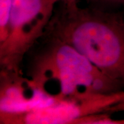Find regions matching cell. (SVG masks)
I'll return each instance as SVG.
<instances>
[{"instance_id":"9c48e42d","label":"cell","mask_w":124,"mask_h":124,"mask_svg":"<svg viewBox=\"0 0 124 124\" xmlns=\"http://www.w3.org/2000/svg\"><path fill=\"white\" fill-rule=\"evenodd\" d=\"M50 4L55 6L56 4L60 2H70V1H78V0H47Z\"/></svg>"},{"instance_id":"52a82bcc","label":"cell","mask_w":124,"mask_h":124,"mask_svg":"<svg viewBox=\"0 0 124 124\" xmlns=\"http://www.w3.org/2000/svg\"><path fill=\"white\" fill-rule=\"evenodd\" d=\"M92 6L106 9H115L124 6V0H89Z\"/></svg>"},{"instance_id":"277c9868","label":"cell","mask_w":124,"mask_h":124,"mask_svg":"<svg viewBox=\"0 0 124 124\" xmlns=\"http://www.w3.org/2000/svg\"><path fill=\"white\" fill-rule=\"evenodd\" d=\"M124 99V92L99 94L81 100L61 99L53 106L16 115H0L6 124H75L85 116L108 111Z\"/></svg>"},{"instance_id":"6da1fadb","label":"cell","mask_w":124,"mask_h":124,"mask_svg":"<svg viewBox=\"0 0 124 124\" xmlns=\"http://www.w3.org/2000/svg\"><path fill=\"white\" fill-rule=\"evenodd\" d=\"M60 4L42 37L70 45L124 92V8Z\"/></svg>"},{"instance_id":"8992f818","label":"cell","mask_w":124,"mask_h":124,"mask_svg":"<svg viewBox=\"0 0 124 124\" xmlns=\"http://www.w3.org/2000/svg\"><path fill=\"white\" fill-rule=\"evenodd\" d=\"M13 0H0V44L6 38Z\"/></svg>"},{"instance_id":"7a4b0ae2","label":"cell","mask_w":124,"mask_h":124,"mask_svg":"<svg viewBox=\"0 0 124 124\" xmlns=\"http://www.w3.org/2000/svg\"><path fill=\"white\" fill-rule=\"evenodd\" d=\"M46 46L32 65L31 82L44 90L51 80L57 83L62 99L81 100L99 94L121 93L87 58L70 45L45 38Z\"/></svg>"},{"instance_id":"3957f363","label":"cell","mask_w":124,"mask_h":124,"mask_svg":"<svg viewBox=\"0 0 124 124\" xmlns=\"http://www.w3.org/2000/svg\"><path fill=\"white\" fill-rule=\"evenodd\" d=\"M54 9L47 0H13L6 38L0 44L1 73L20 75L25 54L44 35Z\"/></svg>"},{"instance_id":"ba28073f","label":"cell","mask_w":124,"mask_h":124,"mask_svg":"<svg viewBox=\"0 0 124 124\" xmlns=\"http://www.w3.org/2000/svg\"><path fill=\"white\" fill-rule=\"evenodd\" d=\"M119 111H124V99L110 108L108 112H119Z\"/></svg>"},{"instance_id":"5b68a950","label":"cell","mask_w":124,"mask_h":124,"mask_svg":"<svg viewBox=\"0 0 124 124\" xmlns=\"http://www.w3.org/2000/svg\"><path fill=\"white\" fill-rule=\"evenodd\" d=\"M31 86V81L23 79L20 75L1 73L0 115L22 114L44 108L61 99L38 88L28 96V91Z\"/></svg>"}]
</instances>
